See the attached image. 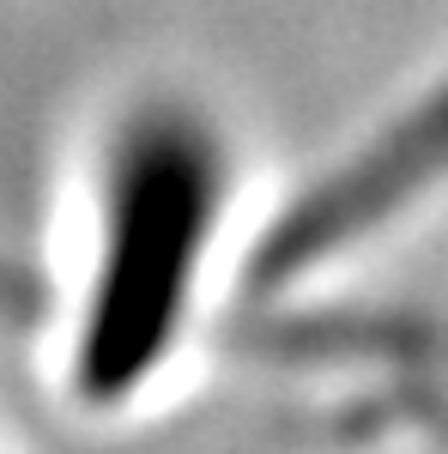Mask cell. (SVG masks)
<instances>
[{"label": "cell", "mask_w": 448, "mask_h": 454, "mask_svg": "<svg viewBox=\"0 0 448 454\" xmlns=\"http://www.w3.org/2000/svg\"><path fill=\"white\" fill-rule=\"evenodd\" d=\"M224 194L218 140L188 109H145L109 158L104 248L85 297L73 382L85 400L134 394L176 346Z\"/></svg>", "instance_id": "1"}, {"label": "cell", "mask_w": 448, "mask_h": 454, "mask_svg": "<svg viewBox=\"0 0 448 454\" xmlns=\"http://www.w3.org/2000/svg\"><path fill=\"white\" fill-rule=\"evenodd\" d=\"M443 176H448V91H436L406 121H394L381 140H370L327 188H315L285 218L279 243L267 248V273H297V267H315L340 248L364 243L400 207L430 194Z\"/></svg>", "instance_id": "2"}]
</instances>
